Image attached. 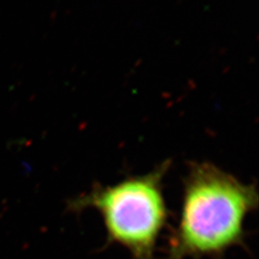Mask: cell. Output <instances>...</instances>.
<instances>
[{
	"instance_id": "cell-1",
	"label": "cell",
	"mask_w": 259,
	"mask_h": 259,
	"mask_svg": "<svg viewBox=\"0 0 259 259\" xmlns=\"http://www.w3.org/2000/svg\"><path fill=\"white\" fill-rule=\"evenodd\" d=\"M257 204L254 185L212 163H191L179 223L169 241V258L219 256L241 245L245 220Z\"/></svg>"
},
{
	"instance_id": "cell-2",
	"label": "cell",
	"mask_w": 259,
	"mask_h": 259,
	"mask_svg": "<svg viewBox=\"0 0 259 259\" xmlns=\"http://www.w3.org/2000/svg\"><path fill=\"white\" fill-rule=\"evenodd\" d=\"M168 161L141 176L114 185H98L70 203L73 210L95 209L102 217L108 240L134 259H154L157 240L168 218L163 178Z\"/></svg>"
}]
</instances>
